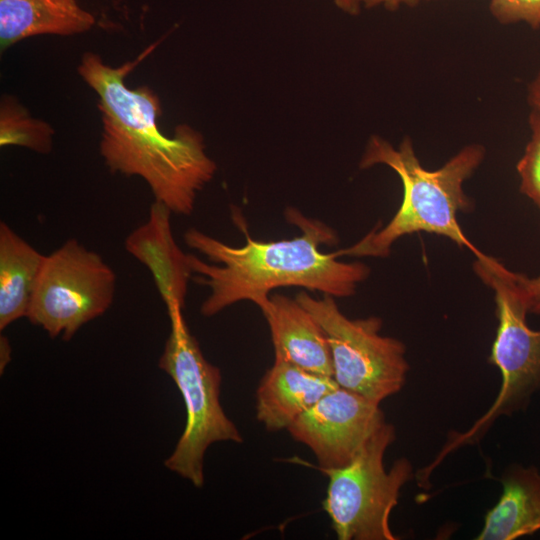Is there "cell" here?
Here are the masks:
<instances>
[{
    "label": "cell",
    "mask_w": 540,
    "mask_h": 540,
    "mask_svg": "<svg viewBox=\"0 0 540 540\" xmlns=\"http://www.w3.org/2000/svg\"><path fill=\"white\" fill-rule=\"evenodd\" d=\"M138 61L112 68L87 53L79 66L81 76L99 96L100 153L113 172L141 177L155 201L173 214L188 216L217 167L199 132L179 125L174 136L167 137L159 130L160 103L152 90L126 86L124 78Z\"/></svg>",
    "instance_id": "1"
},
{
    "label": "cell",
    "mask_w": 540,
    "mask_h": 540,
    "mask_svg": "<svg viewBox=\"0 0 540 540\" xmlns=\"http://www.w3.org/2000/svg\"><path fill=\"white\" fill-rule=\"evenodd\" d=\"M285 216L301 230L300 235L269 242L247 235L246 244L234 247L195 228L185 232L186 245L209 261L189 254L192 279L209 289L200 307L203 316H214L244 300L259 307L279 287L349 297L367 279L370 268L364 263L342 262L337 260V252L320 250L322 244L337 243L334 230L294 208L287 209Z\"/></svg>",
    "instance_id": "2"
},
{
    "label": "cell",
    "mask_w": 540,
    "mask_h": 540,
    "mask_svg": "<svg viewBox=\"0 0 540 540\" xmlns=\"http://www.w3.org/2000/svg\"><path fill=\"white\" fill-rule=\"evenodd\" d=\"M484 157V147L471 144L440 168L428 170L420 163L409 138L394 147L387 140L372 136L367 142L360 167L369 168L379 164L390 167L401 180L402 202L384 227L371 230L351 247L337 251L338 256L385 257L398 239L416 232L444 236L477 256L481 251L463 233L457 214L472 207L463 185Z\"/></svg>",
    "instance_id": "3"
},
{
    "label": "cell",
    "mask_w": 540,
    "mask_h": 540,
    "mask_svg": "<svg viewBox=\"0 0 540 540\" xmlns=\"http://www.w3.org/2000/svg\"><path fill=\"white\" fill-rule=\"evenodd\" d=\"M475 257V273L494 293L498 326L489 362L498 368L502 381L487 412L467 431L450 434L431 462L433 467L460 446L478 443L499 417L525 409L540 390V330L531 329L526 322L529 312L518 273L482 252Z\"/></svg>",
    "instance_id": "4"
},
{
    "label": "cell",
    "mask_w": 540,
    "mask_h": 540,
    "mask_svg": "<svg viewBox=\"0 0 540 540\" xmlns=\"http://www.w3.org/2000/svg\"><path fill=\"white\" fill-rule=\"evenodd\" d=\"M166 308L171 331L159 359V367L172 378L183 397L186 423L164 465L201 488L208 447L216 442L241 443L243 438L220 403V369L202 354L185 323L183 308L177 304Z\"/></svg>",
    "instance_id": "5"
},
{
    "label": "cell",
    "mask_w": 540,
    "mask_h": 540,
    "mask_svg": "<svg viewBox=\"0 0 540 540\" xmlns=\"http://www.w3.org/2000/svg\"><path fill=\"white\" fill-rule=\"evenodd\" d=\"M395 438V427L385 422L347 465L321 470L329 478L323 509L339 540L397 539L390 515L414 472L405 457L386 470L385 453Z\"/></svg>",
    "instance_id": "6"
},
{
    "label": "cell",
    "mask_w": 540,
    "mask_h": 540,
    "mask_svg": "<svg viewBox=\"0 0 540 540\" xmlns=\"http://www.w3.org/2000/svg\"><path fill=\"white\" fill-rule=\"evenodd\" d=\"M296 300L324 330L333 378L340 387L378 404L401 391L409 371L406 347L400 340L380 334L381 318L351 319L330 295L315 298L301 291Z\"/></svg>",
    "instance_id": "7"
},
{
    "label": "cell",
    "mask_w": 540,
    "mask_h": 540,
    "mask_svg": "<svg viewBox=\"0 0 540 540\" xmlns=\"http://www.w3.org/2000/svg\"><path fill=\"white\" fill-rule=\"evenodd\" d=\"M116 274L97 252L69 239L45 256L26 318L69 341L112 305Z\"/></svg>",
    "instance_id": "8"
},
{
    "label": "cell",
    "mask_w": 540,
    "mask_h": 540,
    "mask_svg": "<svg viewBox=\"0 0 540 540\" xmlns=\"http://www.w3.org/2000/svg\"><path fill=\"white\" fill-rule=\"evenodd\" d=\"M385 422L380 404L338 386L287 430L313 452L324 470L347 465Z\"/></svg>",
    "instance_id": "9"
},
{
    "label": "cell",
    "mask_w": 540,
    "mask_h": 540,
    "mask_svg": "<svg viewBox=\"0 0 540 540\" xmlns=\"http://www.w3.org/2000/svg\"><path fill=\"white\" fill-rule=\"evenodd\" d=\"M172 214L166 205L155 201L147 220L130 232L124 247L150 271L165 306L177 304L183 308L193 273L189 254L182 251L173 236Z\"/></svg>",
    "instance_id": "10"
},
{
    "label": "cell",
    "mask_w": 540,
    "mask_h": 540,
    "mask_svg": "<svg viewBox=\"0 0 540 540\" xmlns=\"http://www.w3.org/2000/svg\"><path fill=\"white\" fill-rule=\"evenodd\" d=\"M259 308L270 329L275 358L318 375L333 377L326 334L296 298L270 295Z\"/></svg>",
    "instance_id": "11"
},
{
    "label": "cell",
    "mask_w": 540,
    "mask_h": 540,
    "mask_svg": "<svg viewBox=\"0 0 540 540\" xmlns=\"http://www.w3.org/2000/svg\"><path fill=\"white\" fill-rule=\"evenodd\" d=\"M338 386L333 377L275 358L256 390L257 420L270 432L288 429L302 413Z\"/></svg>",
    "instance_id": "12"
},
{
    "label": "cell",
    "mask_w": 540,
    "mask_h": 540,
    "mask_svg": "<svg viewBox=\"0 0 540 540\" xmlns=\"http://www.w3.org/2000/svg\"><path fill=\"white\" fill-rule=\"evenodd\" d=\"M502 493L487 511L477 540H514L540 531V471L509 466L501 477Z\"/></svg>",
    "instance_id": "13"
},
{
    "label": "cell",
    "mask_w": 540,
    "mask_h": 540,
    "mask_svg": "<svg viewBox=\"0 0 540 540\" xmlns=\"http://www.w3.org/2000/svg\"><path fill=\"white\" fill-rule=\"evenodd\" d=\"M93 23L75 0H0L2 49L34 35L80 33Z\"/></svg>",
    "instance_id": "14"
},
{
    "label": "cell",
    "mask_w": 540,
    "mask_h": 540,
    "mask_svg": "<svg viewBox=\"0 0 540 540\" xmlns=\"http://www.w3.org/2000/svg\"><path fill=\"white\" fill-rule=\"evenodd\" d=\"M44 254L0 223V330L26 317Z\"/></svg>",
    "instance_id": "15"
},
{
    "label": "cell",
    "mask_w": 540,
    "mask_h": 540,
    "mask_svg": "<svg viewBox=\"0 0 540 540\" xmlns=\"http://www.w3.org/2000/svg\"><path fill=\"white\" fill-rule=\"evenodd\" d=\"M52 129L33 120L19 106L5 103L1 109V146L20 145L37 152L47 153L52 146Z\"/></svg>",
    "instance_id": "16"
},
{
    "label": "cell",
    "mask_w": 540,
    "mask_h": 540,
    "mask_svg": "<svg viewBox=\"0 0 540 540\" xmlns=\"http://www.w3.org/2000/svg\"><path fill=\"white\" fill-rule=\"evenodd\" d=\"M530 139L516 169L520 191L540 210V114L531 111L529 116Z\"/></svg>",
    "instance_id": "17"
},
{
    "label": "cell",
    "mask_w": 540,
    "mask_h": 540,
    "mask_svg": "<svg viewBox=\"0 0 540 540\" xmlns=\"http://www.w3.org/2000/svg\"><path fill=\"white\" fill-rule=\"evenodd\" d=\"M489 10L502 24L525 23L540 28V0H490Z\"/></svg>",
    "instance_id": "18"
},
{
    "label": "cell",
    "mask_w": 540,
    "mask_h": 540,
    "mask_svg": "<svg viewBox=\"0 0 540 540\" xmlns=\"http://www.w3.org/2000/svg\"><path fill=\"white\" fill-rule=\"evenodd\" d=\"M518 281L529 313L540 314V274L527 277L518 273Z\"/></svg>",
    "instance_id": "19"
},
{
    "label": "cell",
    "mask_w": 540,
    "mask_h": 540,
    "mask_svg": "<svg viewBox=\"0 0 540 540\" xmlns=\"http://www.w3.org/2000/svg\"><path fill=\"white\" fill-rule=\"evenodd\" d=\"M420 0H361L365 8L384 7L388 10H394L401 5H415Z\"/></svg>",
    "instance_id": "20"
},
{
    "label": "cell",
    "mask_w": 540,
    "mask_h": 540,
    "mask_svg": "<svg viewBox=\"0 0 540 540\" xmlns=\"http://www.w3.org/2000/svg\"><path fill=\"white\" fill-rule=\"evenodd\" d=\"M527 99L531 111L540 114V69L529 84Z\"/></svg>",
    "instance_id": "21"
},
{
    "label": "cell",
    "mask_w": 540,
    "mask_h": 540,
    "mask_svg": "<svg viewBox=\"0 0 540 540\" xmlns=\"http://www.w3.org/2000/svg\"><path fill=\"white\" fill-rule=\"evenodd\" d=\"M338 9L349 15H357L362 7L361 0H333Z\"/></svg>",
    "instance_id": "22"
},
{
    "label": "cell",
    "mask_w": 540,
    "mask_h": 540,
    "mask_svg": "<svg viewBox=\"0 0 540 540\" xmlns=\"http://www.w3.org/2000/svg\"><path fill=\"white\" fill-rule=\"evenodd\" d=\"M11 352H12V349H11V346H10V343L8 341V339L1 335L0 337V370H1V374L4 370V368L6 367V365L8 364V362L11 360Z\"/></svg>",
    "instance_id": "23"
}]
</instances>
